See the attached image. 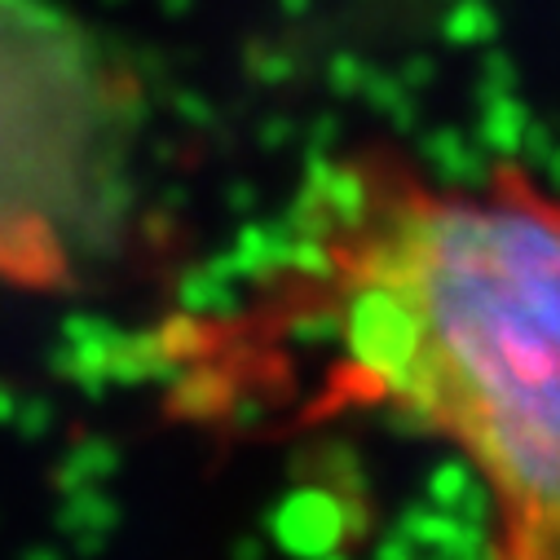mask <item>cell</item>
I'll return each instance as SVG.
<instances>
[{
	"instance_id": "obj_1",
	"label": "cell",
	"mask_w": 560,
	"mask_h": 560,
	"mask_svg": "<svg viewBox=\"0 0 560 560\" xmlns=\"http://www.w3.org/2000/svg\"><path fill=\"white\" fill-rule=\"evenodd\" d=\"M288 318L323 393L455 451L486 560H560V190L521 164L442 182L393 147L331 160L288 234Z\"/></svg>"
}]
</instances>
